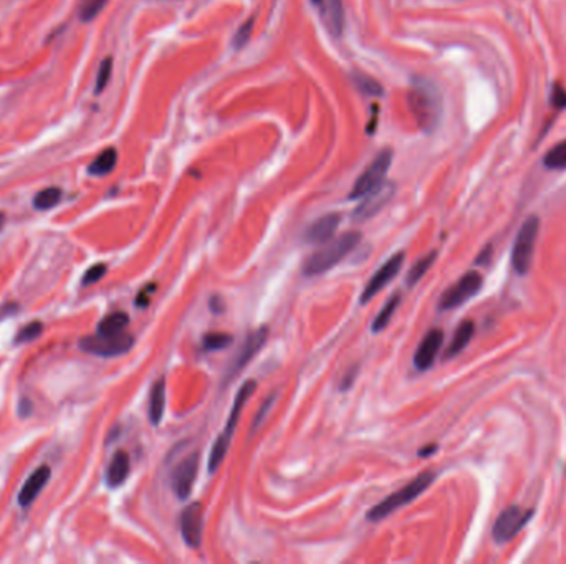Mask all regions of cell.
Instances as JSON below:
<instances>
[{
  "label": "cell",
  "instance_id": "1",
  "mask_svg": "<svg viewBox=\"0 0 566 564\" xmlns=\"http://www.w3.org/2000/svg\"><path fill=\"white\" fill-rule=\"evenodd\" d=\"M407 103L419 128L426 133H433L442 114V98L435 85L427 79L414 78L407 93Z\"/></svg>",
  "mask_w": 566,
  "mask_h": 564
},
{
  "label": "cell",
  "instance_id": "2",
  "mask_svg": "<svg viewBox=\"0 0 566 564\" xmlns=\"http://www.w3.org/2000/svg\"><path fill=\"white\" fill-rule=\"evenodd\" d=\"M361 242V233L359 232H346L342 237H338L331 244L324 245L323 248L316 250L310 257L305 260L303 273L308 277L322 275L338 265L350 252H353L356 245Z\"/></svg>",
  "mask_w": 566,
  "mask_h": 564
},
{
  "label": "cell",
  "instance_id": "3",
  "mask_svg": "<svg viewBox=\"0 0 566 564\" xmlns=\"http://www.w3.org/2000/svg\"><path fill=\"white\" fill-rule=\"evenodd\" d=\"M434 480H435V474H433V472H424V474L417 475L413 482L407 483V485L402 487L401 490L394 491V494L386 496L383 502H379L378 505H374L373 508H371V510L368 511V520H370V522H379V520L393 515L394 511L399 510L401 507L409 505V503L414 502L419 495L424 494Z\"/></svg>",
  "mask_w": 566,
  "mask_h": 564
},
{
  "label": "cell",
  "instance_id": "4",
  "mask_svg": "<svg viewBox=\"0 0 566 564\" xmlns=\"http://www.w3.org/2000/svg\"><path fill=\"white\" fill-rule=\"evenodd\" d=\"M255 387H257L255 381H247V383H244L242 386H240L239 392H237L235 399H233L231 415H229L227 426H225L222 434L217 437V440L212 446L211 455H209L207 468L211 474H214V472L220 467V463L224 462L225 455H227V452H229V446H231L233 431H235L237 422H239L240 412H242V409L245 404H247V400L250 399V396L253 394V391H255Z\"/></svg>",
  "mask_w": 566,
  "mask_h": 564
},
{
  "label": "cell",
  "instance_id": "5",
  "mask_svg": "<svg viewBox=\"0 0 566 564\" xmlns=\"http://www.w3.org/2000/svg\"><path fill=\"white\" fill-rule=\"evenodd\" d=\"M540 230V220L538 217H528L522 225L520 232L515 238L512 250V265L517 270L518 275H525L532 267L533 253H535V244Z\"/></svg>",
  "mask_w": 566,
  "mask_h": 564
},
{
  "label": "cell",
  "instance_id": "6",
  "mask_svg": "<svg viewBox=\"0 0 566 564\" xmlns=\"http://www.w3.org/2000/svg\"><path fill=\"white\" fill-rule=\"evenodd\" d=\"M391 161H393V153L391 149H383L381 153L376 156L371 164L368 166L366 169L359 174V177L356 179L353 189L350 192V198H363L368 192L378 188L379 184L385 182L386 172L391 168Z\"/></svg>",
  "mask_w": 566,
  "mask_h": 564
},
{
  "label": "cell",
  "instance_id": "7",
  "mask_svg": "<svg viewBox=\"0 0 566 564\" xmlns=\"http://www.w3.org/2000/svg\"><path fill=\"white\" fill-rule=\"evenodd\" d=\"M134 339L131 335H112V336H86L80 341V348L88 355L112 357L128 352L133 348Z\"/></svg>",
  "mask_w": 566,
  "mask_h": 564
},
{
  "label": "cell",
  "instance_id": "8",
  "mask_svg": "<svg viewBox=\"0 0 566 564\" xmlns=\"http://www.w3.org/2000/svg\"><path fill=\"white\" fill-rule=\"evenodd\" d=\"M533 516L532 510H525L520 507H509L498 515L496 526H493V538L497 543H506L524 530L526 523Z\"/></svg>",
  "mask_w": 566,
  "mask_h": 564
},
{
  "label": "cell",
  "instance_id": "9",
  "mask_svg": "<svg viewBox=\"0 0 566 564\" xmlns=\"http://www.w3.org/2000/svg\"><path fill=\"white\" fill-rule=\"evenodd\" d=\"M482 277L477 272L465 273L457 283L452 285L444 295L441 296V303L439 308L441 309H452L464 305L467 300H470L474 295H477L482 288Z\"/></svg>",
  "mask_w": 566,
  "mask_h": 564
},
{
  "label": "cell",
  "instance_id": "10",
  "mask_svg": "<svg viewBox=\"0 0 566 564\" xmlns=\"http://www.w3.org/2000/svg\"><path fill=\"white\" fill-rule=\"evenodd\" d=\"M396 192V185L393 182L385 181L383 184H379L378 188L368 192L366 196L363 197V202L355 209L353 218L356 222H364L368 218L374 217L376 214L379 212L387 202L391 201Z\"/></svg>",
  "mask_w": 566,
  "mask_h": 564
},
{
  "label": "cell",
  "instance_id": "11",
  "mask_svg": "<svg viewBox=\"0 0 566 564\" xmlns=\"http://www.w3.org/2000/svg\"><path fill=\"white\" fill-rule=\"evenodd\" d=\"M197 472H199V454H197V452L185 457V459L177 463V467L174 468L171 476L172 490L181 500L188 498V496L191 495L194 482H196L197 478Z\"/></svg>",
  "mask_w": 566,
  "mask_h": 564
},
{
  "label": "cell",
  "instance_id": "12",
  "mask_svg": "<svg viewBox=\"0 0 566 564\" xmlns=\"http://www.w3.org/2000/svg\"><path fill=\"white\" fill-rule=\"evenodd\" d=\"M402 261H404V253L402 252L396 253V255L387 258L386 264L383 265V267L379 268L373 277H371L370 281H368V285L364 287L363 293H361V300L359 301H361V303H368V301H370L373 296L378 295V293L381 292V290L385 288L389 281H393L396 275L399 273V270H401L402 267Z\"/></svg>",
  "mask_w": 566,
  "mask_h": 564
},
{
  "label": "cell",
  "instance_id": "13",
  "mask_svg": "<svg viewBox=\"0 0 566 564\" xmlns=\"http://www.w3.org/2000/svg\"><path fill=\"white\" fill-rule=\"evenodd\" d=\"M267 336H268V329L267 328H259L257 331L250 333V335L247 336V339H245L244 346L240 348L239 355L235 356V359H233V363L229 366V371L227 374H225V383H229V381H232L233 377L239 374L242 369L247 368V364L250 363V361L255 357L257 352L262 349V346L265 344V341H267Z\"/></svg>",
  "mask_w": 566,
  "mask_h": 564
},
{
  "label": "cell",
  "instance_id": "14",
  "mask_svg": "<svg viewBox=\"0 0 566 564\" xmlns=\"http://www.w3.org/2000/svg\"><path fill=\"white\" fill-rule=\"evenodd\" d=\"M204 528V510L199 502H194L184 508L181 515V533L185 545L191 548H199L203 541Z\"/></svg>",
  "mask_w": 566,
  "mask_h": 564
},
{
  "label": "cell",
  "instance_id": "15",
  "mask_svg": "<svg viewBox=\"0 0 566 564\" xmlns=\"http://www.w3.org/2000/svg\"><path fill=\"white\" fill-rule=\"evenodd\" d=\"M442 343H444V333L441 329H430L429 333L424 336V339L419 344L417 351L414 355V366L419 369V371H426L433 366V363L437 357L439 351H441Z\"/></svg>",
  "mask_w": 566,
  "mask_h": 564
},
{
  "label": "cell",
  "instance_id": "16",
  "mask_svg": "<svg viewBox=\"0 0 566 564\" xmlns=\"http://www.w3.org/2000/svg\"><path fill=\"white\" fill-rule=\"evenodd\" d=\"M339 222H342V216L339 214H326V216L320 217L318 220H315L310 227L305 232V240L308 244L313 245H322L326 244L328 240H331V237L335 235V232L339 227Z\"/></svg>",
  "mask_w": 566,
  "mask_h": 564
},
{
  "label": "cell",
  "instance_id": "17",
  "mask_svg": "<svg viewBox=\"0 0 566 564\" xmlns=\"http://www.w3.org/2000/svg\"><path fill=\"white\" fill-rule=\"evenodd\" d=\"M50 467L42 465L25 480L22 490L18 491V503H21V507H29L35 502V498L40 495V491L45 488L47 482L50 480Z\"/></svg>",
  "mask_w": 566,
  "mask_h": 564
},
{
  "label": "cell",
  "instance_id": "18",
  "mask_svg": "<svg viewBox=\"0 0 566 564\" xmlns=\"http://www.w3.org/2000/svg\"><path fill=\"white\" fill-rule=\"evenodd\" d=\"M322 12V18L333 35H342L344 29L343 0H313Z\"/></svg>",
  "mask_w": 566,
  "mask_h": 564
},
{
  "label": "cell",
  "instance_id": "19",
  "mask_svg": "<svg viewBox=\"0 0 566 564\" xmlns=\"http://www.w3.org/2000/svg\"><path fill=\"white\" fill-rule=\"evenodd\" d=\"M129 470H131L129 455L125 450H118L113 455L112 462H110L108 470H106V483H108V487L116 488L123 485V482L128 478Z\"/></svg>",
  "mask_w": 566,
  "mask_h": 564
},
{
  "label": "cell",
  "instance_id": "20",
  "mask_svg": "<svg viewBox=\"0 0 566 564\" xmlns=\"http://www.w3.org/2000/svg\"><path fill=\"white\" fill-rule=\"evenodd\" d=\"M166 409V381L159 379L151 387L149 396V420L153 426H159Z\"/></svg>",
  "mask_w": 566,
  "mask_h": 564
},
{
  "label": "cell",
  "instance_id": "21",
  "mask_svg": "<svg viewBox=\"0 0 566 564\" xmlns=\"http://www.w3.org/2000/svg\"><path fill=\"white\" fill-rule=\"evenodd\" d=\"M474 331H476V326H474L472 321H462L461 324H459V328L455 329L454 333V337L452 341H450V346L447 349V357H452L455 355H459V352L462 351V349L467 348V344L470 343V339H472L474 336Z\"/></svg>",
  "mask_w": 566,
  "mask_h": 564
},
{
  "label": "cell",
  "instance_id": "22",
  "mask_svg": "<svg viewBox=\"0 0 566 564\" xmlns=\"http://www.w3.org/2000/svg\"><path fill=\"white\" fill-rule=\"evenodd\" d=\"M129 324V316L123 311L112 313V315L105 316L98 323V335L101 336H112L120 335L125 331V328Z\"/></svg>",
  "mask_w": 566,
  "mask_h": 564
},
{
  "label": "cell",
  "instance_id": "23",
  "mask_svg": "<svg viewBox=\"0 0 566 564\" xmlns=\"http://www.w3.org/2000/svg\"><path fill=\"white\" fill-rule=\"evenodd\" d=\"M116 162H118L116 149L108 148L103 151V153L98 154L97 159L91 162L88 172L91 174V176H106V174H110L114 168H116Z\"/></svg>",
  "mask_w": 566,
  "mask_h": 564
},
{
  "label": "cell",
  "instance_id": "24",
  "mask_svg": "<svg viewBox=\"0 0 566 564\" xmlns=\"http://www.w3.org/2000/svg\"><path fill=\"white\" fill-rule=\"evenodd\" d=\"M435 257H437V253H435V252H430L429 255L422 257L421 260H417V261H415V264L413 265V267H411L409 273H407V277H406V283H407V287H414V285L417 283V281L421 280V278L426 275V273H427V270H429L430 267H433V264H434Z\"/></svg>",
  "mask_w": 566,
  "mask_h": 564
},
{
  "label": "cell",
  "instance_id": "25",
  "mask_svg": "<svg viewBox=\"0 0 566 564\" xmlns=\"http://www.w3.org/2000/svg\"><path fill=\"white\" fill-rule=\"evenodd\" d=\"M62 189L58 188H47L40 190V192L37 194L34 198V205L35 209L38 210H49L51 207H55V205L58 204V202L62 201Z\"/></svg>",
  "mask_w": 566,
  "mask_h": 564
},
{
  "label": "cell",
  "instance_id": "26",
  "mask_svg": "<svg viewBox=\"0 0 566 564\" xmlns=\"http://www.w3.org/2000/svg\"><path fill=\"white\" fill-rule=\"evenodd\" d=\"M351 81L355 83L356 88L361 91V93L368 94V97H381L383 94V86L374 78L368 77V75L351 73Z\"/></svg>",
  "mask_w": 566,
  "mask_h": 564
},
{
  "label": "cell",
  "instance_id": "27",
  "mask_svg": "<svg viewBox=\"0 0 566 564\" xmlns=\"http://www.w3.org/2000/svg\"><path fill=\"white\" fill-rule=\"evenodd\" d=\"M399 301H401V300H399V295L396 293V295L391 298L389 301H387L385 307H383L381 311H379V315L376 316L374 321H373V333L383 331V329H385L387 324H389V321L393 320V316H394L396 308L399 307Z\"/></svg>",
  "mask_w": 566,
  "mask_h": 564
},
{
  "label": "cell",
  "instance_id": "28",
  "mask_svg": "<svg viewBox=\"0 0 566 564\" xmlns=\"http://www.w3.org/2000/svg\"><path fill=\"white\" fill-rule=\"evenodd\" d=\"M543 162L548 169H566V141H561L556 146H553L546 153Z\"/></svg>",
  "mask_w": 566,
  "mask_h": 564
},
{
  "label": "cell",
  "instance_id": "29",
  "mask_svg": "<svg viewBox=\"0 0 566 564\" xmlns=\"http://www.w3.org/2000/svg\"><path fill=\"white\" fill-rule=\"evenodd\" d=\"M232 343V336L225 333H211L204 336V348L205 351H219L225 349Z\"/></svg>",
  "mask_w": 566,
  "mask_h": 564
},
{
  "label": "cell",
  "instance_id": "30",
  "mask_svg": "<svg viewBox=\"0 0 566 564\" xmlns=\"http://www.w3.org/2000/svg\"><path fill=\"white\" fill-rule=\"evenodd\" d=\"M106 3H108V0H86L80 10V18L83 22H91V20L100 15V12L106 7Z\"/></svg>",
  "mask_w": 566,
  "mask_h": 564
},
{
  "label": "cell",
  "instance_id": "31",
  "mask_svg": "<svg viewBox=\"0 0 566 564\" xmlns=\"http://www.w3.org/2000/svg\"><path fill=\"white\" fill-rule=\"evenodd\" d=\"M42 331H43V324L40 323V321H31V323H29L25 328H22L21 331H18L17 337H15V343L17 344L30 343V341L37 339V337L42 335Z\"/></svg>",
  "mask_w": 566,
  "mask_h": 564
},
{
  "label": "cell",
  "instance_id": "32",
  "mask_svg": "<svg viewBox=\"0 0 566 564\" xmlns=\"http://www.w3.org/2000/svg\"><path fill=\"white\" fill-rule=\"evenodd\" d=\"M253 22H255V20H253V17H252L239 27V30L235 31V35H233V40H232L233 49L240 50V49H244L245 45H247L248 38H250V35L253 31Z\"/></svg>",
  "mask_w": 566,
  "mask_h": 564
},
{
  "label": "cell",
  "instance_id": "33",
  "mask_svg": "<svg viewBox=\"0 0 566 564\" xmlns=\"http://www.w3.org/2000/svg\"><path fill=\"white\" fill-rule=\"evenodd\" d=\"M112 68H113V60L112 58L103 60L101 65H100V70H98L97 86H94V93H97V94H100L101 91L106 88V85H108L110 78H112Z\"/></svg>",
  "mask_w": 566,
  "mask_h": 564
},
{
  "label": "cell",
  "instance_id": "34",
  "mask_svg": "<svg viewBox=\"0 0 566 564\" xmlns=\"http://www.w3.org/2000/svg\"><path fill=\"white\" fill-rule=\"evenodd\" d=\"M105 273H106V265L105 264L93 265V267L86 270L85 275H83L81 285H83V287H88V285L97 283V281H100L101 278L105 277Z\"/></svg>",
  "mask_w": 566,
  "mask_h": 564
},
{
  "label": "cell",
  "instance_id": "35",
  "mask_svg": "<svg viewBox=\"0 0 566 564\" xmlns=\"http://www.w3.org/2000/svg\"><path fill=\"white\" fill-rule=\"evenodd\" d=\"M550 103L553 108L565 110L566 108V90L561 85H553L552 94H550Z\"/></svg>",
  "mask_w": 566,
  "mask_h": 564
},
{
  "label": "cell",
  "instance_id": "36",
  "mask_svg": "<svg viewBox=\"0 0 566 564\" xmlns=\"http://www.w3.org/2000/svg\"><path fill=\"white\" fill-rule=\"evenodd\" d=\"M153 290H154V285H148V288L142 290V292L136 298V307H141V308L148 307V305H149V293H151Z\"/></svg>",
  "mask_w": 566,
  "mask_h": 564
},
{
  "label": "cell",
  "instance_id": "37",
  "mask_svg": "<svg viewBox=\"0 0 566 564\" xmlns=\"http://www.w3.org/2000/svg\"><path fill=\"white\" fill-rule=\"evenodd\" d=\"M272 400H273V399H268V400H265V402L262 404V409H260L259 414L255 415V420H253L252 431H253V428H255V427L260 426V422H262V420H263V415L267 414V411H268V409H270V406H272Z\"/></svg>",
  "mask_w": 566,
  "mask_h": 564
},
{
  "label": "cell",
  "instance_id": "38",
  "mask_svg": "<svg viewBox=\"0 0 566 564\" xmlns=\"http://www.w3.org/2000/svg\"><path fill=\"white\" fill-rule=\"evenodd\" d=\"M31 414V402L29 399H22L21 404H18V415L22 417V419H25V417H29Z\"/></svg>",
  "mask_w": 566,
  "mask_h": 564
},
{
  "label": "cell",
  "instance_id": "39",
  "mask_svg": "<svg viewBox=\"0 0 566 564\" xmlns=\"http://www.w3.org/2000/svg\"><path fill=\"white\" fill-rule=\"evenodd\" d=\"M356 372H358V368L351 369V372H350V371L346 372V376H344V379H343V383H342V391H344V389H348V387L351 386V384H353Z\"/></svg>",
  "mask_w": 566,
  "mask_h": 564
},
{
  "label": "cell",
  "instance_id": "40",
  "mask_svg": "<svg viewBox=\"0 0 566 564\" xmlns=\"http://www.w3.org/2000/svg\"><path fill=\"white\" fill-rule=\"evenodd\" d=\"M433 452H435V447H427V448H424V450H421V452H419V455H421V457H426V455L433 454Z\"/></svg>",
  "mask_w": 566,
  "mask_h": 564
},
{
  "label": "cell",
  "instance_id": "41",
  "mask_svg": "<svg viewBox=\"0 0 566 564\" xmlns=\"http://www.w3.org/2000/svg\"><path fill=\"white\" fill-rule=\"evenodd\" d=\"M3 225H5V214L0 212V230L3 229Z\"/></svg>",
  "mask_w": 566,
  "mask_h": 564
}]
</instances>
